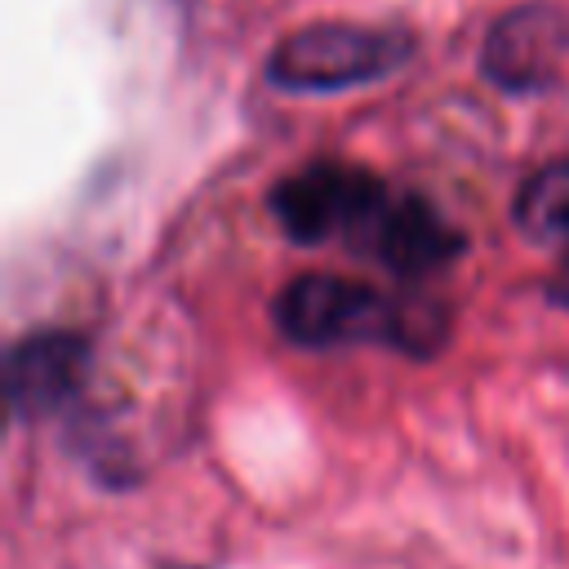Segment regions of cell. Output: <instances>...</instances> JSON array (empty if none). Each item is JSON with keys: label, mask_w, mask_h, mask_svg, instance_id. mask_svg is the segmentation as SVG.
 Returning a JSON list of instances; mask_svg holds the SVG:
<instances>
[{"label": "cell", "mask_w": 569, "mask_h": 569, "mask_svg": "<svg viewBox=\"0 0 569 569\" xmlns=\"http://www.w3.org/2000/svg\"><path fill=\"white\" fill-rule=\"evenodd\" d=\"M413 40L391 27H356V22H311L293 36H284L271 49L267 76L271 84L289 93H316V89H347L369 84L396 71L409 58Z\"/></svg>", "instance_id": "6da1fadb"}, {"label": "cell", "mask_w": 569, "mask_h": 569, "mask_svg": "<svg viewBox=\"0 0 569 569\" xmlns=\"http://www.w3.org/2000/svg\"><path fill=\"white\" fill-rule=\"evenodd\" d=\"M89 373V342L67 329H40L9 347L4 396L18 418H44L67 409Z\"/></svg>", "instance_id": "5b68a950"}, {"label": "cell", "mask_w": 569, "mask_h": 569, "mask_svg": "<svg viewBox=\"0 0 569 569\" xmlns=\"http://www.w3.org/2000/svg\"><path fill=\"white\" fill-rule=\"evenodd\" d=\"M569 53V22L560 9L551 4H525L502 13L480 49V67L493 84L511 89V93H529L542 89L560 76Z\"/></svg>", "instance_id": "277c9868"}, {"label": "cell", "mask_w": 569, "mask_h": 569, "mask_svg": "<svg viewBox=\"0 0 569 569\" xmlns=\"http://www.w3.org/2000/svg\"><path fill=\"white\" fill-rule=\"evenodd\" d=\"M382 267L400 271V276H422L445 267L449 258L462 253V236L458 227H449L440 218V209L422 196H396L387 191V200L378 204V213L365 222V231L356 236Z\"/></svg>", "instance_id": "8992f818"}, {"label": "cell", "mask_w": 569, "mask_h": 569, "mask_svg": "<svg viewBox=\"0 0 569 569\" xmlns=\"http://www.w3.org/2000/svg\"><path fill=\"white\" fill-rule=\"evenodd\" d=\"M396 298L347 276H298L276 293V329L298 347H333L356 338L391 342Z\"/></svg>", "instance_id": "3957f363"}, {"label": "cell", "mask_w": 569, "mask_h": 569, "mask_svg": "<svg viewBox=\"0 0 569 569\" xmlns=\"http://www.w3.org/2000/svg\"><path fill=\"white\" fill-rule=\"evenodd\" d=\"M382 200H387V187L373 173L351 169V164H333V160H316V164L276 182L271 213L289 240L320 244V240H333L342 231L360 236Z\"/></svg>", "instance_id": "7a4b0ae2"}, {"label": "cell", "mask_w": 569, "mask_h": 569, "mask_svg": "<svg viewBox=\"0 0 569 569\" xmlns=\"http://www.w3.org/2000/svg\"><path fill=\"white\" fill-rule=\"evenodd\" d=\"M551 298L569 307V253H565V262H560V267H556V276H551Z\"/></svg>", "instance_id": "ba28073f"}, {"label": "cell", "mask_w": 569, "mask_h": 569, "mask_svg": "<svg viewBox=\"0 0 569 569\" xmlns=\"http://www.w3.org/2000/svg\"><path fill=\"white\" fill-rule=\"evenodd\" d=\"M516 222L538 244H569V156L542 164L516 196Z\"/></svg>", "instance_id": "52a82bcc"}]
</instances>
